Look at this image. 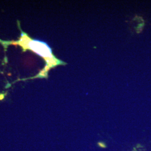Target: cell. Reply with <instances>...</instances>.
Listing matches in <instances>:
<instances>
[{
    "instance_id": "cell-1",
    "label": "cell",
    "mask_w": 151,
    "mask_h": 151,
    "mask_svg": "<svg viewBox=\"0 0 151 151\" xmlns=\"http://www.w3.org/2000/svg\"><path fill=\"white\" fill-rule=\"evenodd\" d=\"M15 43L21 45L24 49H31L45 59L47 62V65L43 71L40 73V76L42 77L47 76L48 71L50 68L58 65L65 64L64 62L57 59L54 57L51 48L47 44L42 41L30 39L24 33L22 34V38L20 40Z\"/></svg>"
},
{
    "instance_id": "cell-2",
    "label": "cell",
    "mask_w": 151,
    "mask_h": 151,
    "mask_svg": "<svg viewBox=\"0 0 151 151\" xmlns=\"http://www.w3.org/2000/svg\"><path fill=\"white\" fill-rule=\"evenodd\" d=\"M97 146H98L99 147L102 148H105L107 147V146L106 143H105V142H102V141L98 142L97 143Z\"/></svg>"
}]
</instances>
